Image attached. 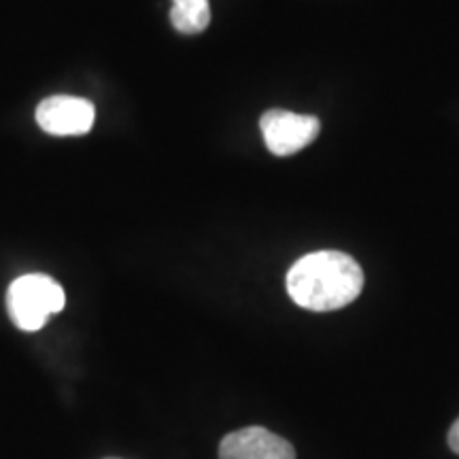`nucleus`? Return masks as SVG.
<instances>
[{"label": "nucleus", "instance_id": "nucleus-5", "mask_svg": "<svg viewBox=\"0 0 459 459\" xmlns=\"http://www.w3.org/2000/svg\"><path fill=\"white\" fill-rule=\"evenodd\" d=\"M220 459H296V451L271 429L254 426L228 434L220 445Z\"/></svg>", "mask_w": 459, "mask_h": 459}, {"label": "nucleus", "instance_id": "nucleus-4", "mask_svg": "<svg viewBox=\"0 0 459 459\" xmlns=\"http://www.w3.org/2000/svg\"><path fill=\"white\" fill-rule=\"evenodd\" d=\"M96 108L77 96H49L37 107V124L54 136H82L94 126Z\"/></svg>", "mask_w": 459, "mask_h": 459}, {"label": "nucleus", "instance_id": "nucleus-3", "mask_svg": "<svg viewBox=\"0 0 459 459\" xmlns=\"http://www.w3.org/2000/svg\"><path fill=\"white\" fill-rule=\"evenodd\" d=\"M260 130L268 152L274 156H294L319 136L321 122L315 115H298L283 108H271L262 115Z\"/></svg>", "mask_w": 459, "mask_h": 459}, {"label": "nucleus", "instance_id": "nucleus-7", "mask_svg": "<svg viewBox=\"0 0 459 459\" xmlns=\"http://www.w3.org/2000/svg\"><path fill=\"white\" fill-rule=\"evenodd\" d=\"M449 446L453 449V453H457L459 455V419L449 429Z\"/></svg>", "mask_w": 459, "mask_h": 459}, {"label": "nucleus", "instance_id": "nucleus-1", "mask_svg": "<svg viewBox=\"0 0 459 459\" xmlns=\"http://www.w3.org/2000/svg\"><path fill=\"white\" fill-rule=\"evenodd\" d=\"M364 273L342 251H315L298 260L287 273V294L298 307L315 313L338 311L361 294Z\"/></svg>", "mask_w": 459, "mask_h": 459}, {"label": "nucleus", "instance_id": "nucleus-2", "mask_svg": "<svg viewBox=\"0 0 459 459\" xmlns=\"http://www.w3.org/2000/svg\"><path fill=\"white\" fill-rule=\"evenodd\" d=\"M66 304L65 290L48 274H24L9 285L7 311L20 330H41Z\"/></svg>", "mask_w": 459, "mask_h": 459}, {"label": "nucleus", "instance_id": "nucleus-6", "mask_svg": "<svg viewBox=\"0 0 459 459\" xmlns=\"http://www.w3.org/2000/svg\"><path fill=\"white\" fill-rule=\"evenodd\" d=\"M170 22L183 34H198L211 24L209 0H172Z\"/></svg>", "mask_w": 459, "mask_h": 459}, {"label": "nucleus", "instance_id": "nucleus-8", "mask_svg": "<svg viewBox=\"0 0 459 459\" xmlns=\"http://www.w3.org/2000/svg\"><path fill=\"white\" fill-rule=\"evenodd\" d=\"M108 459H117V457H108Z\"/></svg>", "mask_w": 459, "mask_h": 459}]
</instances>
